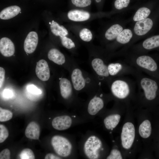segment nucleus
Returning <instances> with one entry per match:
<instances>
[{"mask_svg":"<svg viewBox=\"0 0 159 159\" xmlns=\"http://www.w3.org/2000/svg\"><path fill=\"white\" fill-rule=\"evenodd\" d=\"M51 143L54 151L59 156L66 157L71 154L72 146L69 141L66 138L55 135L52 138Z\"/></svg>","mask_w":159,"mask_h":159,"instance_id":"obj_1","label":"nucleus"},{"mask_svg":"<svg viewBox=\"0 0 159 159\" xmlns=\"http://www.w3.org/2000/svg\"><path fill=\"white\" fill-rule=\"evenodd\" d=\"M102 146L100 140L95 135L89 137L85 143L84 150L87 158L90 159H98L99 152Z\"/></svg>","mask_w":159,"mask_h":159,"instance_id":"obj_2","label":"nucleus"},{"mask_svg":"<svg viewBox=\"0 0 159 159\" xmlns=\"http://www.w3.org/2000/svg\"><path fill=\"white\" fill-rule=\"evenodd\" d=\"M135 130L133 124L127 122L123 125L121 133V140L122 147L125 149H130L135 139Z\"/></svg>","mask_w":159,"mask_h":159,"instance_id":"obj_3","label":"nucleus"},{"mask_svg":"<svg viewBox=\"0 0 159 159\" xmlns=\"http://www.w3.org/2000/svg\"><path fill=\"white\" fill-rule=\"evenodd\" d=\"M140 83L146 98L149 100L154 99L158 89L156 82L151 79L144 78L141 80Z\"/></svg>","mask_w":159,"mask_h":159,"instance_id":"obj_4","label":"nucleus"},{"mask_svg":"<svg viewBox=\"0 0 159 159\" xmlns=\"http://www.w3.org/2000/svg\"><path fill=\"white\" fill-rule=\"evenodd\" d=\"M111 89L113 95L120 99L126 98L130 93V89L127 84L121 80L114 81L112 85Z\"/></svg>","mask_w":159,"mask_h":159,"instance_id":"obj_5","label":"nucleus"},{"mask_svg":"<svg viewBox=\"0 0 159 159\" xmlns=\"http://www.w3.org/2000/svg\"><path fill=\"white\" fill-rule=\"evenodd\" d=\"M72 122V119L70 116L64 115L54 118L52 121V125L56 130H63L69 128Z\"/></svg>","mask_w":159,"mask_h":159,"instance_id":"obj_6","label":"nucleus"},{"mask_svg":"<svg viewBox=\"0 0 159 159\" xmlns=\"http://www.w3.org/2000/svg\"><path fill=\"white\" fill-rule=\"evenodd\" d=\"M153 24V21L149 18L137 21L134 26V32L138 36L145 35L151 29Z\"/></svg>","mask_w":159,"mask_h":159,"instance_id":"obj_7","label":"nucleus"},{"mask_svg":"<svg viewBox=\"0 0 159 159\" xmlns=\"http://www.w3.org/2000/svg\"><path fill=\"white\" fill-rule=\"evenodd\" d=\"M38 42L37 33L35 32H30L27 36L24 43V49L28 54L33 52L36 49Z\"/></svg>","mask_w":159,"mask_h":159,"instance_id":"obj_8","label":"nucleus"},{"mask_svg":"<svg viewBox=\"0 0 159 159\" xmlns=\"http://www.w3.org/2000/svg\"><path fill=\"white\" fill-rule=\"evenodd\" d=\"M35 72L38 77L42 81H46L50 77L48 65L47 61L44 59H41L37 62Z\"/></svg>","mask_w":159,"mask_h":159,"instance_id":"obj_9","label":"nucleus"},{"mask_svg":"<svg viewBox=\"0 0 159 159\" xmlns=\"http://www.w3.org/2000/svg\"><path fill=\"white\" fill-rule=\"evenodd\" d=\"M14 43L9 38L4 37L0 40V51L1 54L6 57L13 55L15 52Z\"/></svg>","mask_w":159,"mask_h":159,"instance_id":"obj_10","label":"nucleus"},{"mask_svg":"<svg viewBox=\"0 0 159 159\" xmlns=\"http://www.w3.org/2000/svg\"><path fill=\"white\" fill-rule=\"evenodd\" d=\"M136 63L139 66L151 71H155L157 69L156 62L152 58L148 56H140L137 59Z\"/></svg>","mask_w":159,"mask_h":159,"instance_id":"obj_11","label":"nucleus"},{"mask_svg":"<svg viewBox=\"0 0 159 159\" xmlns=\"http://www.w3.org/2000/svg\"><path fill=\"white\" fill-rule=\"evenodd\" d=\"M71 80L74 89L78 91L83 88L85 82L81 70L78 68L74 69L71 74Z\"/></svg>","mask_w":159,"mask_h":159,"instance_id":"obj_12","label":"nucleus"},{"mask_svg":"<svg viewBox=\"0 0 159 159\" xmlns=\"http://www.w3.org/2000/svg\"><path fill=\"white\" fill-rule=\"evenodd\" d=\"M104 102L100 98L95 97L89 102L87 107L89 114L92 115L96 114L103 107Z\"/></svg>","mask_w":159,"mask_h":159,"instance_id":"obj_13","label":"nucleus"},{"mask_svg":"<svg viewBox=\"0 0 159 159\" xmlns=\"http://www.w3.org/2000/svg\"><path fill=\"white\" fill-rule=\"evenodd\" d=\"M91 64L93 69L98 75L104 77L109 75L108 67L105 64L101 59H94L92 61Z\"/></svg>","mask_w":159,"mask_h":159,"instance_id":"obj_14","label":"nucleus"},{"mask_svg":"<svg viewBox=\"0 0 159 159\" xmlns=\"http://www.w3.org/2000/svg\"><path fill=\"white\" fill-rule=\"evenodd\" d=\"M68 18L75 21H82L88 19L90 16V13L87 11L78 9L70 11L67 14Z\"/></svg>","mask_w":159,"mask_h":159,"instance_id":"obj_15","label":"nucleus"},{"mask_svg":"<svg viewBox=\"0 0 159 159\" xmlns=\"http://www.w3.org/2000/svg\"><path fill=\"white\" fill-rule=\"evenodd\" d=\"M40 134L39 125L35 122H32L28 125L25 131L26 136L31 139L38 140Z\"/></svg>","mask_w":159,"mask_h":159,"instance_id":"obj_16","label":"nucleus"},{"mask_svg":"<svg viewBox=\"0 0 159 159\" xmlns=\"http://www.w3.org/2000/svg\"><path fill=\"white\" fill-rule=\"evenodd\" d=\"M19 7L16 5L6 7L2 10L0 13V18L3 20H8L17 15L21 11Z\"/></svg>","mask_w":159,"mask_h":159,"instance_id":"obj_17","label":"nucleus"},{"mask_svg":"<svg viewBox=\"0 0 159 159\" xmlns=\"http://www.w3.org/2000/svg\"><path fill=\"white\" fill-rule=\"evenodd\" d=\"M59 87L61 94L64 99L68 98L71 95L72 92V86L70 81L66 78L60 79Z\"/></svg>","mask_w":159,"mask_h":159,"instance_id":"obj_18","label":"nucleus"},{"mask_svg":"<svg viewBox=\"0 0 159 159\" xmlns=\"http://www.w3.org/2000/svg\"><path fill=\"white\" fill-rule=\"evenodd\" d=\"M49 59L58 65H62L65 62V58L64 54L57 49H51L48 54Z\"/></svg>","mask_w":159,"mask_h":159,"instance_id":"obj_19","label":"nucleus"},{"mask_svg":"<svg viewBox=\"0 0 159 159\" xmlns=\"http://www.w3.org/2000/svg\"><path fill=\"white\" fill-rule=\"evenodd\" d=\"M123 30L122 27L118 24H114L106 31L105 36L109 40H112L116 38Z\"/></svg>","mask_w":159,"mask_h":159,"instance_id":"obj_20","label":"nucleus"},{"mask_svg":"<svg viewBox=\"0 0 159 159\" xmlns=\"http://www.w3.org/2000/svg\"><path fill=\"white\" fill-rule=\"evenodd\" d=\"M120 118V116L118 114H114L106 117L104 123L106 128L108 130H112L118 124Z\"/></svg>","mask_w":159,"mask_h":159,"instance_id":"obj_21","label":"nucleus"},{"mask_svg":"<svg viewBox=\"0 0 159 159\" xmlns=\"http://www.w3.org/2000/svg\"><path fill=\"white\" fill-rule=\"evenodd\" d=\"M139 132L140 136L144 138H148L151 134V126L150 122L146 120L143 121L140 125Z\"/></svg>","mask_w":159,"mask_h":159,"instance_id":"obj_22","label":"nucleus"},{"mask_svg":"<svg viewBox=\"0 0 159 159\" xmlns=\"http://www.w3.org/2000/svg\"><path fill=\"white\" fill-rule=\"evenodd\" d=\"M50 29L52 33L56 36H66L68 34V32L64 26H60L54 20L51 22Z\"/></svg>","mask_w":159,"mask_h":159,"instance_id":"obj_23","label":"nucleus"},{"mask_svg":"<svg viewBox=\"0 0 159 159\" xmlns=\"http://www.w3.org/2000/svg\"><path fill=\"white\" fill-rule=\"evenodd\" d=\"M143 47L146 49H151L159 47V35L147 38L143 43Z\"/></svg>","mask_w":159,"mask_h":159,"instance_id":"obj_24","label":"nucleus"},{"mask_svg":"<svg viewBox=\"0 0 159 159\" xmlns=\"http://www.w3.org/2000/svg\"><path fill=\"white\" fill-rule=\"evenodd\" d=\"M132 37V31L129 29L123 30L116 38L117 41L122 44L128 43Z\"/></svg>","mask_w":159,"mask_h":159,"instance_id":"obj_25","label":"nucleus"},{"mask_svg":"<svg viewBox=\"0 0 159 159\" xmlns=\"http://www.w3.org/2000/svg\"><path fill=\"white\" fill-rule=\"evenodd\" d=\"M150 10L146 7L139 8L136 12L133 17L134 21H137L147 18L150 13Z\"/></svg>","mask_w":159,"mask_h":159,"instance_id":"obj_26","label":"nucleus"},{"mask_svg":"<svg viewBox=\"0 0 159 159\" xmlns=\"http://www.w3.org/2000/svg\"><path fill=\"white\" fill-rule=\"evenodd\" d=\"M79 36L80 38L85 42H90L92 38L91 32L87 28L82 29L80 32Z\"/></svg>","mask_w":159,"mask_h":159,"instance_id":"obj_27","label":"nucleus"},{"mask_svg":"<svg viewBox=\"0 0 159 159\" xmlns=\"http://www.w3.org/2000/svg\"><path fill=\"white\" fill-rule=\"evenodd\" d=\"M13 113L10 111L0 108V121L5 122L10 120L12 117Z\"/></svg>","mask_w":159,"mask_h":159,"instance_id":"obj_28","label":"nucleus"},{"mask_svg":"<svg viewBox=\"0 0 159 159\" xmlns=\"http://www.w3.org/2000/svg\"><path fill=\"white\" fill-rule=\"evenodd\" d=\"M122 68V65L119 63H111L108 66L109 74L112 76L115 75Z\"/></svg>","mask_w":159,"mask_h":159,"instance_id":"obj_29","label":"nucleus"},{"mask_svg":"<svg viewBox=\"0 0 159 159\" xmlns=\"http://www.w3.org/2000/svg\"><path fill=\"white\" fill-rule=\"evenodd\" d=\"M19 156L21 159H35L34 154L32 151L29 148L23 150L19 154Z\"/></svg>","mask_w":159,"mask_h":159,"instance_id":"obj_30","label":"nucleus"},{"mask_svg":"<svg viewBox=\"0 0 159 159\" xmlns=\"http://www.w3.org/2000/svg\"><path fill=\"white\" fill-rule=\"evenodd\" d=\"M62 45L68 49H71L75 47L74 43L70 38L66 36L60 37Z\"/></svg>","mask_w":159,"mask_h":159,"instance_id":"obj_31","label":"nucleus"},{"mask_svg":"<svg viewBox=\"0 0 159 159\" xmlns=\"http://www.w3.org/2000/svg\"><path fill=\"white\" fill-rule=\"evenodd\" d=\"M9 136L8 131L4 125H0V143L4 142Z\"/></svg>","mask_w":159,"mask_h":159,"instance_id":"obj_32","label":"nucleus"},{"mask_svg":"<svg viewBox=\"0 0 159 159\" xmlns=\"http://www.w3.org/2000/svg\"><path fill=\"white\" fill-rule=\"evenodd\" d=\"M72 3L77 7H84L90 5L91 0H72Z\"/></svg>","mask_w":159,"mask_h":159,"instance_id":"obj_33","label":"nucleus"},{"mask_svg":"<svg viewBox=\"0 0 159 159\" xmlns=\"http://www.w3.org/2000/svg\"><path fill=\"white\" fill-rule=\"evenodd\" d=\"M130 0H116L114 3L115 8L118 10L126 7L128 6Z\"/></svg>","mask_w":159,"mask_h":159,"instance_id":"obj_34","label":"nucleus"},{"mask_svg":"<svg viewBox=\"0 0 159 159\" xmlns=\"http://www.w3.org/2000/svg\"><path fill=\"white\" fill-rule=\"evenodd\" d=\"M26 90L29 93L33 95H40L42 92L41 90L33 84L28 85L26 87Z\"/></svg>","mask_w":159,"mask_h":159,"instance_id":"obj_35","label":"nucleus"},{"mask_svg":"<svg viewBox=\"0 0 159 159\" xmlns=\"http://www.w3.org/2000/svg\"><path fill=\"white\" fill-rule=\"evenodd\" d=\"M107 159H122V157L120 152L116 149H113L107 158Z\"/></svg>","mask_w":159,"mask_h":159,"instance_id":"obj_36","label":"nucleus"},{"mask_svg":"<svg viewBox=\"0 0 159 159\" xmlns=\"http://www.w3.org/2000/svg\"><path fill=\"white\" fill-rule=\"evenodd\" d=\"M10 151L7 148L4 149L0 153V159H10Z\"/></svg>","mask_w":159,"mask_h":159,"instance_id":"obj_37","label":"nucleus"},{"mask_svg":"<svg viewBox=\"0 0 159 159\" xmlns=\"http://www.w3.org/2000/svg\"><path fill=\"white\" fill-rule=\"evenodd\" d=\"M3 95L4 97L6 99L10 98L13 96V92L10 89H6L3 92Z\"/></svg>","mask_w":159,"mask_h":159,"instance_id":"obj_38","label":"nucleus"},{"mask_svg":"<svg viewBox=\"0 0 159 159\" xmlns=\"http://www.w3.org/2000/svg\"><path fill=\"white\" fill-rule=\"evenodd\" d=\"M5 71L2 67H0V88L2 87L5 78Z\"/></svg>","mask_w":159,"mask_h":159,"instance_id":"obj_39","label":"nucleus"},{"mask_svg":"<svg viewBox=\"0 0 159 159\" xmlns=\"http://www.w3.org/2000/svg\"><path fill=\"white\" fill-rule=\"evenodd\" d=\"M45 159H61L59 157L54 154L49 153L47 154L44 158Z\"/></svg>","mask_w":159,"mask_h":159,"instance_id":"obj_40","label":"nucleus"},{"mask_svg":"<svg viewBox=\"0 0 159 159\" xmlns=\"http://www.w3.org/2000/svg\"><path fill=\"white\" fill-rule=\"evenodd\" d=\"M96 0V1L97 2H100V1H101V0Z\"/></svg>","mask_w":159,"mask_h":159,"instance_id":"obj_41","label":"nucleus"},{"mask_svg":"<svg viewBox=\"0 0 159 159\" xmlns=\"http://www.w3.org/2000/svg\"><path fill=\"white\" fill-rule=\"evenodd\" d=\"M49 24L50 25H51V22H49Z\"/></svg>","mask_w":159,"mask_h":159,"instance_id":"obj_42","label":"nucleus"}]
</instances>
